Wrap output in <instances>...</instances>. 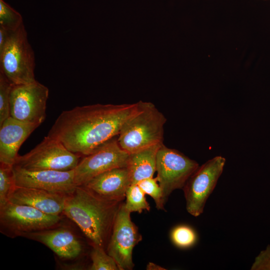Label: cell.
Wrapping results in <instances>:
<instances>
[{
  "label": "cell",
  "mask_w": 270,
  "mask_h": 270,
  "mask_svg": "<svg viewBox=\"0 0 270 270\" xmlns=\"http://www.w3.org/2000/svg\"><path fill=\"white\" fill-rule=\"evenodd\" d=\"M142 102L78 106L59 115L48 136L80 156L92 153L118 136L124 124L142 109Z\"/></svg>",
  "instance_id": "1"
},
{
  "label": "cell",
  "mask_w": 270,
  "mask_h": 270,
  "mask_svg": "<svg viewBox=\"0 0 270 270\" xmlns=\"http://www.w3.org/2000/svg\"><path fill=\"white\" fill-rule=\"evenodd\" d=\"M122 202L102 198L84 186H78L66 196L63 214L77 224L92 246L106 250Z\"/></svg>",
  "instance_id": "2"
},
{
  "label": "cell",
  "mask_w": 270,
  "mask_h": 270,
  "mask_svg": "<svg viewBox=\"0 0 270 270\" xmlns=\"http://www.w3.org/2000/svg\"><path fill=\"white\" fill-rule=\"evenodd\" d=\"M166 118L150 102H142L141 110L128 119L117 138L120 147L129 154L163 144Z\"/></svg>",
  "instance_id": "3"
},
{
  "label": "cell",
  "mask_w": 270,
  "mask_h": 270,
  "mask_svg": "<svg viewBox=\"0 0 270 270\" xmlns=\"http://www.w3.org/2000/svg\"><path fill=\"white\" fill-rule=\"evenodd\" d=\"M35 58L24 24L10 31L3 48L0 50V72L13 85L36 82Z\"/></svg>",
  "instance_id": "4"
},
{
  "label": "cell",
  "mask_w": 270,
  "mask_h": 270,
  "mask_svg": "<svg viewBox=\"0 0 270 270\" xmlns=\"http://www.w3.org/2000/svg\"><path fill=\"white\" fill-rule=\"evenodd\" d=\"M81 156L70 151L60 141L48 136L28 153L18 156L14 166L29 170H74Z\"/></svg>",
  "instance_id": "5"
},
{
  "label": "cell",
  "mask_w": 270,
  "mask_h": 270,
  "mask_svg": "<svg viewBox=\"0 0 270 270\" xmlns=\"http://www.w3.org/2000/svg\"><path fill=\"white\" fill-rule=\"evenodd\" d=\"M198 164L179 152L162 144L156 156V179L166 204L172 192L182 188Z\"/></svg>",
  "instance_id": "6"
},
{
  "label": "cell",
  "mask_w": 270,
  "mask_h": 270,
  "mask_svg": "<svg viewBox=\"0 0 270 270\" xmlns=\"http://www.w3.org/2000/svg\"><path fill=\"white\" fill-rule=\"evenodd\" d=\"M226 158L218 156L208 160L190 176L182 189L187 212L194 216L204 212L209 196L222 173Z\"/></svg>",
  "instance_id": "7"
},
{
  "label": "cell",
  "mask_w": 270,
  "mask_h": 270,
  "mask_svg": "<svg viewBox=\"0 0 270 270\" xmlns=\"http://www.w3.org/2000/svg\"><path fill=\"white\" fill-rule=\"evenodd\" d=\"M129 155L120 147L116 138L110 139L80 160L74 169L75 184L83 186L105 172L126 166Z\"/></svg>",
  "instance_id": "8"
},
{
  "label": "cell",
  "mask_w": 270,
  "mask_h": 270,
  "mask_svg": "<svg viewBox=\"0 0 270 270\" xmlns=\"http://www.w3.org/2000/svg\"><path fill=\"white\" fill-rule=\"evenodd\" d=\"M130 212L122 202L116 216L106 252L112 256L119 270H132L134 264L132 251L142 240L138 228L132 220Z\"/></svg>",
  "instance_id": "9"
},
{
  "label": "cell",
  "mask_w": 270,
  "mask_h": 270,
  "mask_svg": "<svg viewBox=\"0 0 270 270\" xmlns=\"http://www.w3.org/2000/svg\"><path fill=\"white\" fill-rule=\"evenodd\" d=\"M60 216L44 213L34 208L8 202L0 208V224L2 230L20 236L57 227Z\"/></svg>",
  "instance_id": "10"
},
{
  "label": "cell",
  "mask_w": 270,
  "mask_h": 270,
  "mask_svg": "<svg viewBox=\"0 0 270 270\" xmlns=\"http://www.w3.org/2000/svg\"><path fill=\"white\" fill-rule=\"evenodd\" d=\"M48 88L37 80L13 85L10 94V116L24 122L40 125L46 117Z\"/></svg>",
  "instance_id": "11"
},
{
  "label": "cell",
  "mask_w": 270,
  "mask_h": 270,
  "mask_svg": "<svg viewBox=\"0 0 270 270\" xmlns=\"http://www.w3.org/2000/svg\"><path fill=\"white\" fill-rule=\"evenodd\" d=\"M15 186L68 196L75 190L74 170H29L13 166Z\"/></svg>",
  "instance_id": "12"
},
{
  "label": "cell",
  "mask_w": 270,
  "mask_h": 270,
  "mask_svg": "<svg viewBox=\"0 0 270 270\" xmlns=\"http://www.w3.org/2000/svg\"><path fill=\"white\" fill-rule=\"evenodd\" d=\"M20 236L44 244L62 259H75L80 256L83 250L80 242L66 228L55 227L24 233Z\"/></svg>",
  "instance_id": "13"
},
{
  "label": "cell",
  "mask_w": 270,
  "mask_h": 270,
  "mask_svg": "<svg viewBox=\"0 0 270 270\" xmlns=\"http://www.w3.org/2000/svg\"><path fill=\"white\" fill-rule=\"evenodd\" d=\"M40 126L12 116L6 119L0 125V163L13 166L20 146Z\"/></svg>",
  "instance_id": "14"
},
{
  "label": "cell",
  "mask_w": 270,
  "mask_h": 270,
  "mask_svg": "<svg viewBox=\"0 0 270 270\" xmlns=\"http://www.w3.org/2000/svg\"><path fill=\"white\" fill-rule=\"evenodd\" d=\"M131 184L128 169L124 166L105 172L82 186L102 198L123 202Z\"/></svg>",
  "instance_id": "15"
},
{
  "label": "cell",
  "mask_w": 270,
  "mask_h": 270,
  "mask_svg": "<svg viewBox=\"0 0 270 270\" xmlns=\"http://www.w3.org/2000/svg\"><path fill=\"white\" fill-rule=\"evenodd\" d=\"M66 196L42 190L15 186L9 202L32 206L47 214L60 216L63 214Z\"/></svg>",
  "instance_id": "16"
},
{
  "label": "cell",
  "mask_w": 270,
  "mask_h": 270,
  "mask_svg": "<svg viewBox=\"0 0 270 270\" xmlns=\"http://www.w3.org/2000/svg\"><path fill=\"white\" fill-rule=\"evenodd\" d=\"M162 144L130 154L126 166L130 174L132 184L153 177L156 172L157 154Z\"/></svg>",
  "instance_id": "17"
},
{
  "label": "cell",
  "mask_w": 270,
  "mask_h": 270,
  "mask_svg": "<svg viewBox=\"0 0 270 270\" xmlns=\"http://www.w3.org/2000/svg\"><path fill=\"white\" fill-rule=\"evenodd\" d=\"M145 194L138 184H132L128 188L126 194V208L130 213H141L144 210L149 211L150 206L145 197Z\"/></svg>",
  "instance_id": "18"
},
{
  "label": "cell",
  "mask_w": 270,
  "mask_h": 270,
  "mask_svg": "<svg viewBox=\"0 0 270 270\" xmlns=\"http://www.w3.org/2000/svg\"><path fill=\"white\" fill-rule=\"evenodd\" d=\"M15 186L13 166L0 163V208L9 202Z\"/></svg>",
  "instance_id": "19"
},
{
  "label": "cell",
  "mask_w": 270,
  "mask_h": 270,
  "mask_svg": "<svg viewBox=\"0 0 270 270\" xmlns=\"http://www.w3.org/2000/svg\"><path fill=\"white\" fill-rule=\"evenodd\" d=\"M22 24L21 14L4 0H0V26L14 31Z\"/></svg>",
  "instance_id": "20"
},
{
  "label": "cell",
  "mask_w": 270,
  "mask_h": 270,
  "mask_svg": "<svg viewBox=\"0 0 270 270\" xmlns=\"http://www.w3.org/2000/svg\"><path fill=\"white\" fill-rule=\"evenodd\" d=\"M90 256L92 264L89 270H119L118 264L114 258L102 248L92 246Z\"/></svg>",
  "instance_id": "21"
},
{
  "label": "cell",
  "mask_w": 270,
  "mask_h": 270,
  "mask_svg": "<svg viewBox=\"0 0 270 270\" xmlns=\"http://www.w3.org/2000/svg\"><path fill=\"white\" fill-rule=\"evenodd\" d=\"M172 242L180 248H187L194 245L197 240L195 231L186 225H179L174 228L170 233Z\"/></svg>",
  "instance_id": "22"
},
{
  "label": "cell",
  "mask_w": 270,
  "mask_h": 270,
  "mask_svg": "<svg viewBox=\"0 0 270 270\" xmlns=\"http://www.w3.org/2000/svg\"><path fill=\"white\" fill-rule=\"evenodd\" d=\"M13 84L0 72V125L10 116V94Z\"/></svg>",
  "instance_id": "23"
},
{
  "label": "cell",
  "mask_w": 270,
  "mask_h": 270,
  "mask_svg": "<svg viewBox=\"0 0 270 270\" xmlns=\"http://www.w3.org/2000/svg\"><path fill=\"white\" fill-rule=\"evenodd\" d=\"M137 184L145 194L149 195L153 198L158 210H164L165 204L162 191L156 178L144 179Z\"/></svg>",
  "instance_id": "24"
},
{
  "label": "cell",
  "mask_w": 270,
  "mask_h": 270,
  "mask_svg": "<svg viewBox=\"0 0 270 270\" xmlns=\"http://www.w3.org/2000/svg\"><path fill=\"white\" fill-rule=\"evenodd\" d=\"M251 270H270V245L256 256Z\"/></svg>",
  "instance_id": "25"
},
{
  "label": "cell",
  "mask_w": 270,
  "mask_h": 270,
  "mask_svg": "<svg viewBox=\"0 0 270 270\" xmlns=\"http://www.w3.org/2000/svg\"><path fill=\"white\" fill-rule=\"evenodd\" d=\"M10 32L0 26V50L3 48L6 42Z\"/></svg>",
  "instance_id": "26"
},
{
  "label": "cell",
  "mask_w": 270,
  "mask_h": 270,
  "mask_svg": "<svg viewBox=\"0 0 270 270\" xmlns=\"http://www.w3.org/2000/svg\"><path fill=\"white\" fill-rule=\"evenodd\" d=\"M146 269L147 270H166L164 268L154 263L150 262L146 265Z\"/></svg>",
  "instance_id": "27"
}]
</instances>
